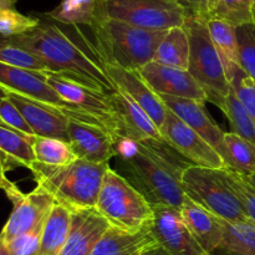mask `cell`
<instances>
[{"label": "cell", "mask_w": 255, "mask_h": 255, "mask_svg": "<svg viewBox=\"0 0 255 255\" xmlns=\"http://www.w3.org/2000/svg\"><path fill=\"white\" fill-rule=\"evenodd\" d=\"M109 227L96 208L72 212L69 238L59 255H90Z\"/></svg>", "instance_id": "ffe728a7"}, {"label": "cell", "mask_w": 255, "mask_h": 255, "mask_svg": "<svg viewBox=\"0 0 255 255\" xmlns=\"http://www.w3.org/2000/svg\"><path fill=\"white\" fill-rule=\"evenodd\" d=\"M144 255H168V253H166L159 246H156L154 248H152L151 251L147 252Z\"/></svg>", "instance_id": "ee69618b"}, {"label": "cell", "mask_w": 255, "mask_h": 255, "mask_svg": "<svg viewBox=\"0 0 255 255\" xmlns=\"http://www.w3.org/2000/svg\"><path fill=\"white\" fill-rule=\"evenodd\" d=\"M252 4H253V12H254V19H255V0H252Z\"/></svg>", "instance_id": "c3c4849f"}, {"label": "cell", "mask_w": 255, "mask_h": 255, "mask_svg": "<svg viewBox=\"0 0 255 255\" xmlns=\"http://www.w3.org/2000/svg\"><path fill=\"white\" fill-rule=\"evenodd\" d=\"M206 22L212 41H213L216 49L218 50L222 60H223L227 76H228V72L234 66H239V52L236 27L228 22L223 21V20L216 19V17H211Z\"/></svg>", "instance_id": "484cf974"}, {"label": "cell", "mask_w": 255, "mask_h": 255, "mask_svg": "<svg viewBox=\"0 0 255 255\" xmlns=\"http://www.w3.org/2000/svg\"><path fill=\"white\" fill-rule=\"evenodd\" d=\"M222 158L226 168L242 176L255 174V144L233 132H226Z\"/></svg>", "instance_id": "d4e9b609"}, {"label": "cell", "mask_w": 255, "mask_h": 255, "mask_svg": "<svg viewBox=\"0 0 255 255\" xmlns=\"http://www.w3.org/2000/svg\"><path fill=\"white\" fill-rule=\"evenodd\" d=\"M181 213L189 231L207 253L221 249L224 238L223 219L214 216L187 196Z\"/></svg>", "instance_id": "44dd1931"}, {"label": "cell", "mask_w": 255, "mask_h": 255, "mask_svg": "<svg viewBox=\"0 0 255 255\" xmlns=\"http://www.w3.org/2000/svg\"><path fill=\"white\" fill-rule=\"evenodd\" d=\"M161 133L172 148L194 166L226 169V163L221 154L169 110Z\"/></svg>", "instance_id": "7c38bea8"}, {"label": "cell", "mask_w": 255, "mask_h": 255, "mask_svg": "<svg viewBox=\"0 0 255 255\" xmlns=\"http://www.w3.org/2000/svg\"><path fill=\"white\" fill-rule=\"evenodd\" d=\"M0 62L32 70V71H47L46 66L37 57L22 47L15 45L9 36H4L1 34H0Z\"/></svg>", "instance_id": "836d02e7"}, {"label": "cell", "mask_w": 255, "mask_h": 255, "mask_svg": "<svg viewBox=\"0 0 255 255\" xmlns=\"http://www.w3.org/2000/svg\"><path fill=\"white\" fill-rule=\"evenodd\" d=\"M72 212L55 203L41 232L39 255H59L66 244L71 229Z\"/></svg>", "instance_id": "603a6c76"}, {"label": "cell", "mask_w": 255, "mask_h": 255, "mask_svg": "<svg viewBox=\"0 0 255 255\" xmlns=\"http://www.w3.org/2000/svg\"><path fill=\"white\" fill-rule=\"evenodd\" d=\"M0 86L9 92H14V94L36 100L42 104L57 107L61 110L62 114L67 119L85 121L90 117L79 107L65 101L50 86L45 72L32 71V70L0 62Z\"/></svg>", "instance_id": "30bf717a"}, {"label": "cell", "mask_w": 255, "mask_h": 255, "mask_svg": "<svg viewBox=\"0 0 255 255\" xmlns=\"http://www.w3.org/2000/svg\"><path fill=\"white\" fill-rule=\"evenodd\" d=\"M144 81L159 96L182 97L206 104V92L188 70L164 66L152 61L138 70Z\"/></svg>", "instance_id": "5bb4252c"}, {"label": "cell", "mask_w": 255, "mask_h": 255, "mask_svg": "<svg viewBox=\"0 0 255 255\" xmlns=\"http://www.w3.org/2000/svg\"><path fill=\"white\" fill-rule=\"evenodd\" d=\"M228 80L237 97L255 122V81L241 66H234L228 72Z\"/></svg>", "instance_id": "8d00e7d4"}, {"label": "cell", "mask_w": 255, "mask_h": 255, "mask_svg": "<svg viewBox=\"0 0 255 255\" xmlns=\"http://www.w3.org/2000/svg\"><path fill=\"white\" fill-rule=\"evenodd\" d=\"M109 99L116 115L121 138L139 142L164 141L161 129L128 95L116 89L109 92Z\"/></svg>", "instance_id": "e0dca14e"}, {"label": "cell", "mask_w": 255, "mask_h": 255, "mask_svg": "<svg viewBox=\"0 0 255 255\" xmlns=\"http://www.w3.org/2000/svg\"><path fill=\"white\" fill-rule=\"evenodd\" d=\"M67 136L77 158L94 163H110L115 157L116 141L97 125L69 119Z\"/></svg>", "instance_id": "2e32d148"}, {"label": "cell", "mask_w": 255, "mask_h": 255, "mask_svg": "<svg viewBox=\"0 0 255 255\" xmlns=\"http://www.w3.org/2000/svg\"><path fill=\"white\" fill-rule=\"evenodd\" d=\"M0 122L16 129V131L27 134V136H35L32 129L25 121L21 112L16 109V106L7 97L0 101Z\"/></svg>", "instance_id": "f35d334b"}, {"label": "cell", "mask_w": 255, "mask_h": 255, "mask_svg": "<svg viewBox=\"0 0 255 255\" xmlns=\"http://www.w3.org/2000/svg\"><path fill=\"white\" fill-rule=\"evenodd\" d=\"M192 15L176 0H97V17L156 31L184 26Z\"/></svg>", "instance_id": "52a82bcc"}, {"label": "cell", "mask_w": 255, "mask_h": 255, "mask_svg": "<svg viewBox=\"0 0 255 255\" xmlns=\"http://www.w3.org/2000/svg\"><path fill=\"white\" fill-rule=\"evenodd\" d=\"M184 29L189 40V74L206 92L207 100L223 111L231 82L223 60L212 41L206 20L189 15Z\"/></svg>", "instance_id": "5b68a950"}, {"label": "cell", "mask_w": 255, "mask_h": 255, "mask_svg": "<svg viewBox=\"0 0 255 255\" xmlns=\"http://www.w3.org/2000/svg\"><path fill=\"white\" fill-rule=\"evenodd\" d=\"M15 167H17V164L0 151V177H6L7 172L14 169Z\"/></svg>", "instance_id": "60d3db41"}, {"label": "cell", "mask_w": 255, "mask_h": 255, "mask_svg": "<svg viewBox=\"0 0 255 255\" xmlns=\"http://www.w3.org/2000/svg\"><path fill=\"white\" fill-rule=\"evenodd\" d=\"M176 153L178 152L166 141L121 138L115 143V157L122 176L152 206H168L181 211L186 198L181 174L192 163L178 158Z\"/></svg>", "instance_id": "6da1fadb"}, {"label": "cell", "mask_w": 255, "mask_h": 255, "mask_svg": "<svg viewBox=\"0 0 255 255\" xmlns=\"http://www.w3.org/2000/svg\"><path fill=\"white\" fill-rule=\"evenodd\" d=\"M244 177H246V176H244ZM246 178H247V181H248V182H249V183H251V184H252V186H253V187H254V188H255V174H253V176H249V177H246Z\"/></svg>", "instance_id": "bcb514c9"}, {"label": "cell", "mask_w": 255, "mask_h": 255, "mask_svg": "<svg viewBox=\"0 0 255 255\" xmlns=\"http://www.w3.org/2000/svg\"><path fill=\"white\" fill-rule=\"evenodd\" d=\"M152 233L157 244L168 255H207L187 227L179 209L153 206Z\"/></svg>", "instance_id": "4fadbf2b"}, {"label": "cell", "mask_w": 255, "mask_h": 255, "mask_svg": "<svg viewBox=\"0 0 255 255\" xmlns=\"http://www.w3.org/2000/svg\"><path fill=\"white\" fill-rule=\"evenodd\" d=\"M201 1H202V12L201 15H199V17H202V19H204L207 21V20L211 17L212 11H213V9L216 7L218 0H201Z\"/></svg>", "instance_id": "b9f144b4"}, {"label": "cell", "mask_w": 255, "mask_h": 255, "mask_svg": "<svg viewBox=\"0 0 255 255\" xmlns=\"http://www.w3.org/2000/svg\"><path fill=\"white\" fill-rule=\"evenodd\" d=\"M181 184L187 197L223 221H249L243 204L224 181L221 169L191 164L182 172Z\"/></svg>", "instance_id": "ba28073f"}, {"label": "cell", "mask_w": 255, "mask_h": 255, "mask_svg": "<svg viewBox=\"0 0 255 255\" xmlns=\"http://www.w3.org/2000/svg\"><path fill=\"white\" fill-rule=\"evenodd\" d=\"M153 61L164 66L188 70L189 40L184 26L172 27L157 47Z\"/></svg>", "instance_id": "cb8c5ba5"}, {"label": "cell", "mask_w": 255, "mask_h": 255, "mask_svg": "<svg viewBox=\"0 0 255 255\" xmlns=\"http://www.w3.org/2000/svg\"><path fill=\"white\" fill-rule=\"evenodd\" d=\"M6 97L21 112L35 136L49 137V138H57L69 142V136H67L69 119L62 114L61 110L14 92L6 91Z\"/></svg>", "instance_id": "ac0fdd59"}, {"label": "cell", "mask_w": 255, "mask_h": 255, "mask_svg": "<svg viewBox=\"0 0 255 255\" xmlns=\"http://www.w3.org/2000/svg\"><path fill=\"white\" fill-rule=\"evenodd\" d=\"M224 115L228 117L232 132L255 144V122L231 86L226 100Z\"/></svg>", "instance_id": "1f68e13d"}, {"label": "cell", "mask_w": 255, "mask_h": 255, "mask_svg": "<svg viewBox=\"0 0 255 255\" xmlns=\"http://www.w3.org/2000/svg\"><path fill=\"white\" fill-rule=\"evenodd\" d=\"M207 255H214L213 253H209V254H207Z\"/></svg>", "instance_id": "f907efd6"}, {"label": "cell", "mask_w": 255, "mask_h": 255, "mask_svg": "<svg viewBox=\"0 0 255 255\" xmlns=\"http://www.w3.org/2000/svg\"><path fill=\"white\" fill-rule=\"evenodd\" d=\"M159 97L172 114L176 115L181 121H183L187 126L196 131L199 136L203 137L222 156L226 132L222 131L221 127L209 116L204 106L206 104L194 101V100L182 99V97Z\"/></svg>", "instance_id": "d6986e66"}, {"label": "cell", "mask_w": 255, "mask_h": 255, "mask_svg": "<svg viewBox=\"0 0 255 255\" xmlns=\"http://www.w3.org/2000/svg\"><path fill=\"white\" fill-rule=\"evenodd\" d=\"M12 184L14 183H12L11 181H9L6 177H0V189H1V191H6V189L9 188V187H11Z\"/></svg>", "instance_id": "7bdbcfd3"}, {"label": "cell", "mask_w": 255, "mask_h": 255, "mask_svg": "<svg viewBox=\"0 0 255 255\" xmlns=\"http://www.w3.org/2000/svg\"><path fill=\"white\" fill-rule=\"evenodd\" d=\"M97 0H62L54 10L45 14L51 21L77 26H91L96 17Z\"/></svg>", "instance_id": "83f0119b"}, {"label": "cell", "mask_w": 255, "mask_h": 255, "mask_svg": "<svg viewBox=\"0 0 255 255\" xmlns=\"http://www.w3.org/2000/svg\"><path fill=\"white\" fill-rule=\"evenodd\" d=\"M42 227L34 229L29 233L21 234L12 241L5 243L11 255H39L40 241H41Z\"/></svg>", "instance_id": "74e56055"}, {"label": "cell", "mask_w": 255, "mask_h": 255, "mask_svg": "<svg viewBox=\"0 0 255 255\" xmlns=\"http://www.w3.org/2000/svg\"><path fill=\"white\" fill-rule=\"evenodd\" d=\"M46 80L50 86L69 104L79 107L80 110L89 115L100 127L106 129L110 134L119 141L120 127L117 124L112 105L110 102L109 94H104L97 90L90 89L80 82L66 79L61 75L45 71Z\"/></svg>", "instance_id": "8fae6325"}, {"label": "cell", "mask_w": 255, "mask_h": 255, "mask_svg": "<svg viewBox=\"0 0 255 255\" xmlns=\"http://www.w3.org/2000/svg\"><path fill=\"white\" fill-rule=\"evenodd\" d=\"M4 243V242H2V239H1V237H0V246H1V244Z\"/></svg>", "instance_id": "681fc988"}, {"label": "cell", "mask_w": 255, "mask_h": 255, "mask_svg": "<svg viewBox=\"0 0 255 255\" xmlns=\"http://www.w3.org/2000/svg\"><path fill=\"white\" fill-rule=\"evenodd\" d=\"M211 17L223 20L234 27L255 24L252 0H218Z\"/></svg>", "instance_id": "d6a6232c"}, {"label": "cell", "mask_w": 255, "mask_h": 255, "mask_svg": "<svg viewBox=\"0 0 255 255\" xmlns=\"http://www.w3.org/2000/svg\"><path fill=\"white\" fill-rule=\"evenodd\" d=\"M239 66L255 81V24L236 27Z\"/></svg>", "instance_id": "d590c367"}, {"label": "cell", "mask_w": 255, "mask_h": 255, "mask_svg": "<svg viewBox=\"0 0 255 255\" xmlns=\"http://www.w3.org/2000/svg\"><path fill=\"white\" fill-rule=\"evenodd\" d=\"M156 246L151 226L137 232L110 226L90 255H144Z\"/></svg>", "instance_id": "7402d4cb"}, {"label": "cell", "mask_w": 255, "mask_h": 255, "mask_svg": "<svg viewBox=\"0 0 255 255\" xmlns=\"http://www.w3.org/2000/svg\"><path fill=\"white\" fill-rule=\"evenodd\" d=\"M10 40L37 57L49 72L61 75L104 94L116 90L96 47L84 35L81 39H75L59 25L40 19V24L35 29L11 36Z\"/></svg>", "instance_id": "7a4b0ae2"}, {"label": "cell", "mask_w": 255, "mask_h": 255, "mask_svg": "<svg viewBox=\"0 0 255 255\" xmlns=\"http://www.w3.org/2000/svg\"><path fill=\"white\" fill-rule=\"evenodd\" d=\"M110 163H94L77 158L66 166H47L34 162L29 171L36 186L54 197L69 211L96 208L104 177Z\"/></svg>", "instance_id": "3957f363"}, {"label": "cell", "mask_w": 255, "mask_h": 255, "mask_svg": "<svg viewBox=\"0 0 255 255\" xmlns=\"http://www.w3.org/2000/svg\"><path fill=\"white\" fill-rule=\"evenodd\" d=\"M4 192L12 203L11 213L0 232L4 243L44 226L56 203L54 197L39 186L30 193H22L14 183Z\"/></svg>", "instance_id": "9c48e42d"}, {"label": "cell", "mask_w": 255, "mask_h": 255, "mask_svg": "<svg viewBox=\"0 0 255 255\" xmlns=\"http://www.w3.org/2000/svg\"><path fill=\"white\" fill-rule=\"evenodd\" d=\"M104 65L107 75L114 82L116 89L128 95L161 129L166 121L168 109L163 104L159 95H157L151 89V86L144 81L139 71L126 70L119 66H114V65Z\"/></svg>", "instance_id": "9a60e30c"}, {"label": "cell", "mask_w": 255, "mask_h": 255, "mask_svg": "<svg viewBox=\"0 0 255 255\" xmlns=\"http://www.w3.org/2000/svg\"><path fill=\"white\" fill-rule=\"evenodd\" d=\"M96 209L110 226L124 231H141L153 221V206L111 167L104 177Z\"/></svg>", "instance_id": "8992f818"}, {"label": "cell", "mask_w": 255, "mask_h": 255, "mask_svg": "<svg viewBox=\"0 0 255 255\" xmlns=\"http://www.w3.org/2000/svg\"><path fill=\"white\" fill-rule=\"evenodd\" d=\"M0 255H11L10 254L9 249H7V247L5 246V243H2L1 246H0Z\"/></svg>", "instance_id": "f6af8a7d"}, {"label": "cell", "mask_w": 255, "mask_h": 255, "mask_svg": "<svg viewBox=\"0 0 255 255\" xmlns=\"http://www.w3.org/2000/svg\"><path fill=\"white\" fill-rule=\"evenodd\" d=\"M222 176L229 188L233 191L237 198L243 204V208L249 221L255 224V188L247 181V178L231 169H221Z\"/></svg>", "instance_id": "e575fe53"}, {"label": "cell", "mask_w": 255, "mask_h": 255, "mask_svg": "<svg viewBox=\"0 0 255 255\" xmlns=\"http://www.w3.org/2000/svg\"><path fill=\"white\" fill-rule=\"evenodd\" d=\"M35 136H27L0 122V151L6 154L17 166L31 167L36 162L32 148Z\"/></svg>", "instance_id": "4316f807"}, {"label": "cell", "mask_w": 255, "mask_h": 255, "mask_svg": "<svg viewBox=\"0 0 255 255\" xmlns=\"http://www.w3.org/2000/svg\"><path fill=\"white\" fill-rule=\"evenodd\" d=\"M224 238L221 249L232 255H255V224L252 221H223Z\"/></svg>", "instance_id": "f1b7e54d"}, {"label": "cell", "mask_w": 255, "mask_h": 255, "mask_svg": "<svg viewBox=\"0 0 255 255\" xmlns=\"http://www.w3.org/2000/svg\"><path fill=\"white\" fill-rule=\"evenodd\" d=\"M90 27L102 64L133 71L153 61L157 47L168 31L142 29L119 20L97 16Z\"/></svg>", "instance_id": "277c9868"}, {"label": "cell", "mask_w": 255, "mask_h": 255, "mask_svg": "<svg viewBox=\"0 0 255 255\" xmlns=\"http://www.w3.org/2000/svg\"><path fill=\"white\" fill-rule=\"evenodd\" d=\"M17 0H0V34L17 36L35 29L40 24L39 16L21 14L16 9Z\"/></svg>", "instance_id": "4dcf8cb0"}, {"label": "cell", "mask_w": 255, "mask_h": 255, "mask_svg": "<svg viewBox=\"0 0 255 255\" xmlns=\"http://www.w3.org/2000/svg\"><path fill=\"white\" fill-rule=\"evenodd\" d=\"M32 148L36 162L47 166H66L77 159L69 142L62 139L35 136Z\"/></svg>", "instance_id": "f546056e"}, {"label": "cell", "mask_w": 255, "mask_h": 255, "mask_svg": "<svg viewBox=\"0 0 255 255\" xmlns=\"http://www.w3.org/2000/svg\"><path fill=\"white\" fill-rule=\"evenodd\" d=\"M177 2L186 7L192 15L199 16L202 12V1L201 0H176Z\"/></svg>", "instance_id": "ab89813d"}, {"label": "cell", "mask_w": 255, "mask_h": 255, "mask_svg": "<svg viewBox=\"0 0 255 255\" xmlns=\"http://www.w3.org/2000/svg\"><path fill=\"white\" fill-rule=\"evenodd\" d=\"M5 97H6V90L2 89V87L0 86V101H1V100H4Z\"/></svg>", "instance_id": "7dc6e473"}]
</instances>
